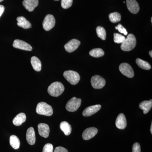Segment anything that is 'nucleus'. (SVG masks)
Segmentation results:
<instances>
[{
	"label": "nucleus",
	"instance_id": "f257e3e1",
	"mask_svg": "<svg viewBox=\"0 0 152 152\" xmlns=\"http://www.w3.org/2000/svg\"><path fill=\"white\" fill-rule=\"evenodd\" d=\"M65 88L62 83L56 82L53 83L48 88V92L52 96L58 97L61 95Z\"/></svg>",
	"mask_w": 152,
	"mask_h": 152
},
{
	"label": "nucleus",
	"instance_id": "f03ea898",
	"mask_svg": "<svg viewBox=\"0 0 152 152\" xmlns=\"http://www.w3.org/2000/svg\"><path fill=\"white\" fill-rule=\"evenodd\" d=\"M137 40L135 36L133 34L128 35L126 39L121 45V49L124 51H130L136 47Z\"/></svg>",
	"mask_w": 152,
	"mask_h": 152
},
{
	"label": "nucleus",
	"instance_id": "7ed1b4c3",
	"mask_svg": "<svg viewBox=\"0 0 152 152\" xmlns=\"http://www.w3.org/2000/svg\"><path fill=\"white\" fill-rule=\"evenodd\" d=\"M36 112L39 115L50 116L53 114L51 106L44 102L39 103L37 105Z\"/></svg>",
	"mask_w": 152,
	"mask_h": 152
},
{
	"label": "nucleus",
	"instance_id": "20e7f679",
	"mask_svg": "<svg viewBox=\"0 0 152 152\" xmlns=\"http://www.w3.org/2000/svg\"><path fill=\"white\" fill-rule=\"evenodd\" d=\"M64 76L67 81L72 85L77 84L80 79L79 74L77 72L73 71H65L64 73Z\"/></svg>",
	"mask_w": 152,
	"mask_h": 152
},
{
	"label": "nucleus",
	"instance_id": "39448f33",
	"mask_svg": "<svg viewBox=\"0 0 152 152\" xmlns=\"http://www.w3.org/2000/svg\"><path fill=\"white\" fill-rule=\"evenodd\" d=\"M81 102L82 100L81 99L73 97L68 101L66 105V108L68 111L75 112L80 107Z\"/></svg>",
	"mask_w": 152,
	"mask_h": 152
},
{
	"label": "nucleus",
	"instance_id": "423d86ee",
	"mask_svg": "<svg viewBox=\"0 0 152 152\" xmlns=\"http://www.w3.org/2000/svg\"><path fill=\"white\" fill-rule=\"evenodd\" d=\"M56 20L54 17L52 15H47L43 22V27L45 31H49L55 26Z\"/></svg>",
	"mask_w": 152,
	"mask_h": 152
},
{
	"label": "nucleus",
	"instance_id": "0eeeda50",
	"mask_svg": "<svg viewBox=\"0 0 152 152\" xmlns=\"http://www.w3.org/2000/svg\"><path fill=\"white\" fill-rule=\"evenodd\" d=\"M91 84L94 88L99 89L102 88L105 86V80L101 76H94L91 79Z\"/></svg>",
	"mask_w": 152,
	"mask_h": 152
},
{
	"label": "nucleus",
	"instance_id": "6e6552de",
	"mask_svg": "<svg viewBox=\"0 0 152 152\" xmlns=\"http://www.w3.org/2000/svg\"><path fill=\"white\" fill-rule=\"evenodd\" d=\"M119 70L123 75L128 77L132 78L134 75L132 68L127 63L121 64L119 66Z\"/></svg>",
	"mask_w": 152,
	"mask_h": 152
},
{
	"label": "nucleus",
	"instance_id": "1a4fd4ad",
	"mask_svg": "<svg viewBox=\"0 0 152 152\" xmlns=\"http://www.w3.org/2000/svg\"><path fill=\"white\" fill-rule=\"evenodd\" d=\"M13 46L15 48L20 49L23 50L29 51H31L33 49L32 47L29 44L24 41L19 39H16L14 41Z\"/></svg>",
	"mask_w": 152,
	"mask_h": 152
},
{
	"label": "nucleus",
	"instance_id": "9d476101",
	"mask_svg": "<svg viewBox=\"0 0 152 152\" xmlns=\"http://www.w3.org/2000/svg\"><path fill=\"white\" fill-rule=\"evenodd\" d=\"M80 45V42L76 39H73L65 45L64 48L68 53L75 51Z\"/></svg>",
	"mask_w": 152,
	"mask_h": 152
},
{
	"label": "nucleus",
	"instance_id": "9b49d317",
	"mask_svg": "<svg viewBox=\"0 0 152 152\" xmlns=\"http://www.w3.org/2000/svg\"><path fill=\"white\" fill-rule=\"evenodd\" d=\"M98 133V129L96 128L91 127L86 129L82 135L83 140H88L92 138L96 135Z\"/></svg>",
	"mask_w": 152,
	"mask_h": 152
},
{
	"label": "nucleus",
	"instance_id": "f8f14e48",
	"mask_svg": "<svg viewBox=\"0 0 152 152\" xmlns=\"http://www.w3.org/2000/svg\"><path fill=\"white\" fill-rule=\"evenodd\" d=\"M127 7L132 13L136 14L140 10V6L136 0H126Z\"/></svg>",
	"mask_w": 152,
	"mask_h": 152
},
{
	"label": "nucleus",
	"instance_id": "ddd939ff",
	"mask_svg": "<svg viewBox=\"0 0 152 152\" xmlns=\"http://www.w3.org/2000/svg\"><path fill=\"white\" fill-rule=\"evenodd\" d=\"M101 108L99 104L95 105L88 107L86 108L83 113V115L85 117H89L97 113Z\"/></svg>",
	"mask_w": 152,
	"mask_h": 152
},
{
	"label": "nucleus",
	"instance_id": "4468645a",
	"mask_svg": "<svg viewBox=\"0 0 152 152\" xmlns=\"http://www.w3.org/2000/svg\"><path fill=\"white\" fill-rule=\"evenodd\" d=\"M38 129L39 134L41 137L47 138L49 136L50 128L47 124L41 123L38 125Z\"/></svg>",
	"mask_w": 152,
	"mask_h": 152
},
{
	"label": "nucleus",
	"instance_id": "2eb2a0df",
	"mask_svg": "<svg viewBox=\"0 0 152 152\" xmlns=\"http://www.w3.org/2000/svg\"><path fill=\"white\" fill-rule=\"evenodd\" d=\"M23 6L26 10L30 12H32L39 4L38 0H24L23 2Z\"/></svg>",
	"mask_w": 152,
	"mask_h": 152
},
{
	"label": "nucleus",
	"instance_id": "dca6fc26",
	"mask_svg": "<svg viewBox=\"0 0 152 152\" xmlns=\"http://www.w3.org/2000/svg\"><path fill=\"white\" fill-rule=\"evenodd\" d=\"M116 126L120 129H124L127 126V121L124 114L121 113L118 115L115 122Z\"/></svg>",
	"mask_w": 152,
	"mask_h": 152
},
{
	"label": "nucleus",
	"instance_id": "f3484780",
	"mask_svg": "<svg viewBox=\"0 0 152 152\" xmlns=\"http://www.w3.org/2000/svg\"><path fill=\"white\" fill-rule=\"evenodd\" d=\"M26 140L28 143L30 145H34L35 143V133L33 127H30L28 129L26 133Z\"/></svg>",
	"mask_w": 152,
	"mask_h": 152
},
{
	"label": "nucleus",
	"instance_id": "a211bd4d",
	"mask_svg": "<svg viewBox=\"0 0 152 152\" xmlns=\"http://www.w3.org/2000/svg\"><path fill=\"white\" fill-rule=\"evenodd\" d=\"M17 20L18 21L17 25L23 28L28 29L31 28V24L23 17H19L17 18Z\"/></svg>",
	"mask_w": 152,
	"mask_h": 152
},
{
	"label": "nucleus",
	"instance_id": "6ab92c4d",
	"mask_svg": "<svg viewBox=\"0 0 152 152\" xmlns=\"http://www.w3.org/2000/svg\"><path fill=\"white\" fill-rule=\"evenodd\" d=\"M152 107V100L143 101L140 103L139 107L142 110L143 113L147 114L151 109Z\"/></svg>",
	"mask_w": 152,
	"mask_h": 152
},
{
	"label": "nucleus",
	"instance_id": "aec40b11",
	"mask_svg": "<svg viewBox=\"0 0 152 152\" xmlns=\"http://www.w3.org/2000/svg\"><path fill=\"white\" fill-rule=\"evenodd\" d=\"M26 120V116L24 113L18 114L13 120V124L15 126H20L24 123Z\"/></svg>",
	"mask_w": 152,
	"mask_h": 152
},
{
	"label": "nucleus",
	"instance_id": "412c9836",
	"mask_svg": "<svg viewBox=\"0 0 152 152\" xmlns=\"http://www.w3.org/2000/svg\"><path fill=\"white\" fill-rule=\"evenodd\" d=\"M31 62L33 69L37 72H40L42 69V63L41 61L36 56H33L31 58Z\"/></svg>",
	"mask_w": 152,
	"mask_h": 152
},
{
	"label": "nucleus",
	"instance_id": "4be33fe9",
	"mask_svg": "<svg viewBox=\"0 0 152 152\" xmlns=\"http://www.w3.org/2000/svg\"><path fill=\"white\" fill-rule=\"evenodd\" d=\"M60 129L64 132L66 136L69 135L72 132V126L66 121H63L60 125Z\"/></svg>",
	"mask_w": 152,
	"mask_h": 152
},
{
	"label": "nucleus",
	"instance_id": "5701e85b",
	"mask_svg": "<svg viewBox=\"0 0 152 152\" xmlns=\"http://www.w3.org/2000/svg\"><path fill=\"white\" fill-rule=\"evenodd\" d=\"M20 141L15 135H12L10 137V144L14 149H18L20 146Z\"/></svg>",
	"mask_w": 152,
	"mask_h": 152
},
{
	"label": "nucleus",
	"instance_id": "b1692460",
	"mask_svg": "<svg viewBox=\"0 0 152 152\" xmlns=\"http://www.w3.org/2000/svg\"><path fill=\"white\" fill-rule=\"evenodd\" d=\"M136 63H137V65L140 67V68L144 70H150L151 69V65L149 64L148 62L146 61H143L140 58H137L136 59Z\"/></svg>",
	"mask_w": 152,
	"mask_h": 152
},
{
	"label": "nucleus",
	"instance_id": "393cba45",
	"mask_svg": "<svg viewBox=\"0 0 152 152\" xmlns=\"http://www.w3.org/2000/svg\"><path fill=\"white\" fill-rule=\"evenodd\" d=\"M90 56L94 58H100L103 56L104 52L103 50L101 48H95L93 49L89 52Z\"/></svg>",
	"mask_w": 152,
	"mask_h": 152
},
{
	"label": "nucleus",
	"instance_id": "a878e982",
	"mask_svg": "<svg viewBox=\"0 0 152 152\" xmlns=\"http://www.w3.org/2000/svg\"><path fill=\"white\" fill-rule=\"evenodd\" d=\"M109 19L110 21L113 23H118L121 20V15L117 12L111 13L109 15Z\"/></svg>",
	"mask_w": 152,
	"mask_h": 152
},
{
	"label": "nucleus",
	"instance_id": "bb28decb",
	"mask_svg": "<svg viewBox=\"0 0 152 152\" xmlns=\"http://www.w3.org/2000/svg\"><path fill=\"white\" fill-rule=\"evenodd\" d=\"M97 34L98 37L100 38L103 40H104L106 38V32L105 30L103 27L101 26H98L96 28Z\"/></svg>",
	"mask_w": 152,
	"mask_h": 152
},
{
	"label": "nucleus",
	"instance_id": "cd10ccee",
	"mask_svg": "<svg viewBox=\"0 0 152 152\" xmlns=\"http://www.w3.org/2000/svg\"><path fill=\"white\" fill-rule=\"evenodd\" d=\"M126 38L124 36L118 33L114 34V41L117 44H122Z\"/></svg>",
	"mask_w": 152,
	"mask_h": 152
},
{
	"label": "nucleus",
	"instance_id": "c85d7f7f",
	"mask_svg": "<svg viewBox=\"0 0 152 152\" xmlns=\"http://www.w3.org/2000/svg\"><path fill=\"white\" fill-rule=\"evenodd\" d=\"M73 0H61V5L64 9H67L72 5Z\"/></svg>",
	"mask_w": 152,
	"mask_h": 152
},
{
	"label": "nucleus",
	"instance_id": "c756f323",
	"mask_svg": "<svg viewBox=\"0 0 152 152\" xmlns=\"http://www.w3.org/2000/svg\"><path fill=\"white\" fill-rule=\"evenodd\" d=\"M53 146L51 144L48 143L44 146L42 152H53Z\"/></svg>",
	"mask_w": 152,
	"mask_h": 152
},
{
	"label": "nucleus",
	"instance_id": "7c9ffc66",
	"mask_svg": "<svg viewBox=\"0 0 152 152\" xmlns=\"http://www.w3.org/2000/svg\"><path fill=\"white\" fill-rule=\"evenodd\" d=\"M116 29L118 30L119 32L121 33V34H124L125 35H127L128 34V32L127 31V30L122 25L120 24L118 25L117 26L115 27Z\"/></svg>",
	"mask_w": 152,
	"mask_h": 152
},
{
	"label": "nucleus",
	"instance_id": "2f4dec72",
	"mask_svg": "<svg viewBox=\"0 0 152 152\" xmlns=\"http://www.w3.org/2000/svg\"><path fill=\"white\" fill-rule=\"evenodd\" d=\"M132 152H141V147L139 143L136 142L133 145Z\"/></svg>",
	"mask_w": 152,
	"mask_h": 152
},
{
	"label": "nucleus",
	"instance_id": "473e14b6",
	"mask_svg": "<svg viewBox=\"0 0 152 152\" xmlns=\"http://www.w3.org/2000/svg\"><path fill=\"white\" fill-rule=\"evenodd\" d=\"M54 152H68L67 150L62 147H58L55 149Z\"/></svg>",
	"mask_w": 152,
	"mask_h": 152
},
{
	"label": "nucleus",
	"instance_id": "72a5a7b5",
	"mask_svg": "<svg viewBox=\"0 0 152 152\" xmlns=\"http://www.w3.org/2000/svg\"><path fill=\"white\" fill-rule=\"evenodd\" d=\"M4 10L5 8L4 6L2 5H0V17L1 16L4 11Z\"/></svg>",
	"mask_w": 152,
	"mask_h": 152
},
{
	"label": "nucleus",
	"instance_id": "f704fd0d",
	"mask_svg": "<svg viewBox=\"0 0 152 152\" xmlns=\"http://www.w3.org/2000/svg\"><path fill=\"white\" fill-rule=\"evenodd\" d=\"M152 50H151V51H150L149 52V55H150V56H151V58H152Z\"/></svg>",
	"mask_w": 152,
	"mask_h": 152
},
{
	"label": "nucleus",
	"instance_id": "c9c22d12",
	"mask_svg": "<svg viewBox=\"0 0 152 152\" xmlns=\"http://www.w3.org/2000/svg\"><path fill=\"white\" fill-rule=\"evenodd\" d=\"M151 134H152V124H151Z\"/></svg>",
	"mask_w": 152,
	"mask_h": 152
},
{
	"label": "nucleus",
	"instance_id": "e433bc0d",
	"mask_svg": "<svg viewBox=\"0 0 152 152\" xmlns=\"http://www.w3.org/2000/svg\"><path fill=\"white\" fill-rule=\"evenodd\" d=\"M4 1V0H0V3H1V2L2 1Z\"/></svg>",
	"mask_w": 152,
	"mask_h": 152
},
{
	"label": "nucleus",
	"instance_id": "4c0bfd02",
	"mask_svg": "<svg viewBox=\"0 0 152 152\" xmlns=\"http://www.w3.org/2000/svg\"><path fill=\"white\" fill-rule=\"evenodd\" d=\"M54 1H59V0H54Z\"/></svg>",
	"mask_w": 152,
	"mask_h": 152
},
{
	"label": "nucleus",
	"instance_id": "58836bf2",
	"mask_svg": "<svg viewBox=\"0 0 152 152\" xmlns=\"http://www.w3.org/2000/svg\"><path fill=\"white\" fill-rule=\"evenodd\" d=\"M152 18H151V23H152Z\"/></svg>",
	"mask_w": 152,
	"mask_h": 152
}]
</instances>
